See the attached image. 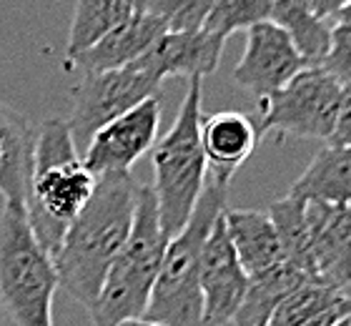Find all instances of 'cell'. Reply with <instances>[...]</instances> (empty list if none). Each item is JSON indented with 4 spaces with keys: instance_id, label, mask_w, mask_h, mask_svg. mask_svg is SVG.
I'll list each match as a JSON object with an SVG mask.
<instances>
[{
    "instance_id": "1",
    "label": "cell",
    "mask_w": 351,
    "mask_h": 326,
    "mask_svg": "<svg viewBox=\"0 0 351 326\" xmlns=\"http://www.w3.org/2000/svg\"><path fill=\"white\" fill-rule=\"evenodd\" d=\"M141 183L131 171H113L95 178L93 196L68 226L58 254L53 256L60 289L90 309L101 283L123 248L136 213Z\"/></svg>"
},
{
    "instance_id": "2",
    "label": "cell",
    "mask_w": 351,
    "mask_h": 326,
    "mask_svg": "<svg viewBox=\"0 0 351 326\" xmlns=\"http://www.w3.org/2000/svg\"><path fill=\"white\" fill-rule=\"evenodd\" d=\"M95 178L83 166L66 121L45 118L38 126L25 213L38 244L51 256L58 254L68 226L93 196Z\"/></svg>"
},
{
    "instance_id": "3",
    "label": "cell",
    "mask_w": 351,
    "mask_h": 326,
    "mask_svg": "<svg viewBox=\"0 0 351 326\" xmlns=\"http://www.w3.org/2000/svg\"><path fill=\"white\" fill-rule=\"evenodd\" d=\"M169 244L171 236L158 216L154 189L141 186L128 239L88 309L93 326H116L125 319L146 316L151 291Z\"/></svg>"
},
{
    "instance_id": "4",
    "label": "cell",
    "mask_w": 351,
    "mask_h": 326,
    "mask_svg": "<svg viewBox=\"0 0 351 326\" xmlns=\"http://www.w3.org/2000/svg\"><path fill=\"white\" fill-rule=\"evenodd\" d=\"M204 78H189L178 116L151 148L154 159V194L158 216L171 239L189 224L198 198L206 189V156L201 145Z\"/></svg>"
},
{
    "instance_id": "5",
    "label": "cell",
    "mask_w": 351,
    "mask_h": 326,
    "mask_svg": "<svg viewBox=\"0 0 351 326\" xmlns=\"http://www.w3.org/2000/svg\"><path fill=\"white\" fill-rule=\"evenodd\" d=\"M60 289L53 256L38 244L25 203L0 211V306L15 326H53V299Z\"/></svg>"
},
{
    "instance_id": "6",
    "label": "cell",
    "mask_w": 351,
    "mask_h": 326,
    "mask_svg": "<svg viewBox=\"0 0 351 326\" xmlns=\"http://www.w3.org/2000/svg\"><path fill=\"white\" fill-rule=\"evenodd\" d=\"M226 186L208 183L189 224L171 239L156 276L146 316L163 326H206L201 294V248L213 221L226 209Z\"/></svg>"
},
{
    "instance_id": "7",
    "label": "cell",
    "mask_w": 351,
    "mask_h": 326,
    "mask_svg": "<svg viewBox=\"0 0 351 326\" xmlns=\"http://www.w3.org/2000/svg\"><path fill=\"white\" fill-rule=\"evenodd\" d=\"M341 83L319 65H306L284 88L261 103L263 133L276 138L329 141L341 101Z\"/></svg>"
},
{
    "instance_id": "8",
    "label": "cell",
    "mask_w": 351,
    "mask_h": 326,
    "mask_svg": "<svg viewBox=\"0 0 351 326\" xmlns=\"http://www.w3.org/2000/svg\"><path fill=\"white\" fill-rule=\"evenodd\" d=\"M158 91H161V83L146 71H141L136 63L116 71L88 73L71 91L73 110L66 124L75 145L88 143V138L101 126L123 116L125 110H131L146 98H154Z\"/></svg>"
},
{
    "instance_id": "9",
    "label": "cell",
    "mask_w": 351,
    "mask_h": 326,
    "mask_svg": "<svg viewBox=\"0 0 351 326\" xmlns=\"http://www.w3.org/2000/svg\"><path fill=\"white\" fill-rule=\"evenodd\" d=\"M161 128V101L146 98L143 103L113 118L88 138L83 166L93 176L131 171L158 141Z\"/></svg>"
},
{
    "instance_id": "10",
    "label": "cell",
    "mask_w": 351,
    "mask_h": 326,
    "mask_svg": "<svg viewBox=\"0 0 351 326\" xmlns=\"http://www.w3.org/2000/svg\"><path fill=\"white\" fill-rule=\"evenodd\" d=\"M304 68L306 60L293 45L291 36L274 21H261L246 30V45L234 68V83L263 103Z\"/></svg>"
},
{
    "instance_id": "11",
    "label": "cell",
    "mask_w": 351,
    "mask_h": 326,
    "mask_svg": "<svg viewBox=\"0 0 351 326\" xmlns=\"http://www.w3.org/2000/svg\"><path fill=\"white\" fill-rule=\"evenodd\" d=\"M249 289V276L241 268L236 248L228 239L223 211L213 221L211 233L201 248V294H204V324L223 326L234 319Z\"/></svg>"
},
{
    "instance_id": "12",
    "label": "cell",
    "mask_w": 351,
    "mask_h": 326,
    "mask_svg": "<svg viewBox=\"0 0 351 326\" xmlns=\"http://www.w3.org/2000/svg\"><path fill=\"white\" fill-rule=\"evenodd\" d=\"M316 281L351 296V206L306 201Z\"/></svg>"
},
{
    "instance_id": "13",
    "label": "cell",
    "mask_w": 351,
    "mask_h": 326,
    "mask_svg": "<svg viewBox=\"0 0 351 326\" xmlns=\"http://www.w3.org/2000/svg\"><path fill=\"white\" fill-rule=\"evenodd\" d=\"M226 38L208 33V30H191V33H163L151 48H148L136 65L148 75H154L158 83L166 78H206L211 75L221 63Z\"/></svg>"
},
{
    "instance_id": "14",
    "label": "cell",
    "mask_w": 351,
    "mask_h": 326,
    "mask_svg": "<svg viewBox=\"0 0 351 326\" xmlns=\"http://www.w3.org/2000/svg\"><path fill=\"white\" fill-rule=\"evenodd\" d=\"M258 143V128L246 113L221 110L201 121V145L211 183L226 186L234 174L251 159Z\"/></svg>"
},
{
    "instance_id": "15",
    "label": "cell",
    "mask_w": 351,
    "mask_h": 326,
    "mask_svg": "<svg viewBox=\"0 0 351 326\" xmlns=\"http://www.w3.org/2000/svg\"><path fill=\"white\" fill-rule=\"evenodd\" d=\"M163 33H169V30L156 15L138 10L128 21L121 23L118 28L106 33L95 45L86 48L73 58H66V65L71 71H83L86 75L88 73L116 71V68L136 63Z\"/></svg>"
},
{
    "instance_id": "16",
    "label": "cell",
    "mask_w": 351,
    "mask_h": 326,
    "mask_svg": "<svg viewBox=\"0 0 351 326\" xmlns=\"http://www.w3.org/2000/svg\"><path fill=\"white\" fill-rule=\"evenodd\" d=\"M36 136L28 116L0 101V196L5 201H28Z\"/></svg>"
},
{
    "instance_id": "17",
    "label": "cell",
    "mask_w": 351,
    "mask_h": 326,
    "mask_svg": "<svg viewBox=\"0 0 351 326\" xmlns=\"http://www.w3.org/2000/svg\"><path fill=\"white\" fill-rule=\"evenodd\" d=\"M223 221H226L228 239L234 244L236 256L249 279L266 274L286 261L269 211L223 209Z\"/></svg>"
},
{
    "instance_id": "18",
    "label": "cell",
    "mask_w": 351,
    "mask_h": 326,
    "mask_svg": "<svg viewBox=\"0 0 351 326\" xmlns=\"http://www.w3.org/2000/svg\"><path fill=\"white\" fill-rule=\"evenodd\" d=\"M301 201H322L351 206V148L324 145L306 171L293 181L291 194Z\"/></svg>"
},
{
    "instance_id": "19",
    "label": "cell",
    "mask_w": 351,
    "mask_h": 326,
    "mask_svg": "<svg viewBox=\"0 0 351 326\" xmlns=\"http://www.w3.org/2000/svg\"><path fill=\"white\" fill-rule=\"evenodd\" d=\"M311 281L301 274L299 268H293L289 261L278 264L276 268H271L266 274L249 279V289L243 296L239 312L234 314L231 324L234 326H269L271 316L276 312V306L281 304V299L286 294H291L296 286Z\"/></svg>"
},
{
    "instance_id": "20",
    "label": "cell",
    "mask_w": 351,
    "mask_h": 326,
    "mask_svg": "<svg viewBox=\"0 0 351 326\" xmlns=\"http://www.w3.org/2000/svg\"><path fill=\"white\" fill-rule=\"evenodd\" d=\"M271 15L269 21L291 36L293 45L299 48L306 65H319L329 51L331 43V25L311 10L308 0H269Z\"/></svg>"
},
{
    "instance_id": "21",
    "label": "cell",
    "mask_w": 351,
    "mask_h": 326,
    "mask_svg": "<svg viewBox=\"0 0 351 326\" xmlns=\"http://www.w3.org/2000/svg\"><path fill=\"white\" fill-rule=\"evenodd\" d=\"M133 13H138V10H133L125 0H75L66 58H73L86 48L95 45L106 33L118 28Z\"/></svg>"
},
{
    "instance_id": "22",
    "label": "cell",
    "mask_w": 351,
    "mask_h": 326,
    "mask_svg": "<svg viewBox=\"0 0 351 326\" xmlns=\"http://www.w3.org/2000/svg\"><path fill=\"white\" fill-rule=\"evenodd\" d=\"M269 216L276 226L278 241L284 259L301 274L316 281L314 259H311V241H308V224H306V201L286 196L269 206Z\"/></svg>"
},
{
    "instance_id": "23",
    "label": "cell",
    "mask_w": 351,
    "mask_h": 326,
    "mask_svg": "<svg viewBox=\"0 0 351 326\" xmlns=\"http://www.w3.org/2000/svg\"><path fill=\"white\" fill-rule=\"evenodd\" d=\"M344 299L349 296L319 281H306L281 299L269 326H306L308 321L319 319L322 314H326L331 306H337Z\"/></svg>"
},
{
    "instance_id": "24",
    "label": "cell",
    "mask_w": 351,
    "mask_h": 326,
    "mask_svg": "<svg viewBox=\"0 0 351 326\" xmlns=\"http://www.w3.org/2000/svg\"><path fill=\"white\" fill-rule=\"evenodd\" d=\"M269 0H213V8L204 23V30L228 38L236 30H249L261 21H269Z\"/></svg>"
},
{
    "instance_id": "25",
    "label": "cell",
    "mask_w": 351,
    "mask_h": 326,
    "mask_svg": "<svg viewBox=\"0 0 351 326\" xmlns=\"http://www.w3.org/2000/svg\"><path fill=\"white\" fill-rule=\"evenodd\" d=\"M213 0H148L146 13L156 15L169 33H191L204 28Z\"/></svg>"
},
{
    "instance_id": "26",
    "label": "cell",
    "mask_w": 351,
    "mask_h": 326,
    "mask_svg": "<svg viewBox=\"0 0 351 326\" xmlns=\"http://www.w3.org/2000/svg\"><path fill=\"white\" fill-rule=\"evenodd\" d=\"M319 68L329 73L331 78L351 86V25L349 23H334L331 25V43L329 51L319 63Z\"/></svg>"
},
{
    "instance_id": "27",
    "label": "cell",
    "mask_w": 351,
    "mask_h": 326,
    "mask_svg": "<svg viewBox=\"0 0 351 326\" xmlns=\"http://www.w3.org/2000/svg\"><path fill=\"white\" fill-rule=\"evenodd\" d=\"M329 145H346L351 148V86L341 88V101H339V110H337V124L331 130Z\"/></svg>"
},
{
    "instance_id": "28",
    "label": "cell",
    "mask_w": 351,
    "mask_h": 326,
    "mask_svg": "<svg viewBox=\"0 0 351 326\" xmlns=\"http://www.w3.org/2000/svg\"><path fill=\"white\" fill-rule=\"evenodd\" d=\"M346 316H351V299H344V301H339L337 306H331L329 312L322 314L319 319L308 321L306 326H334V324H339L341 319H346Z\"/></svg>"
},
{
    "instance_id": "29",
    "label": "cell",
    "mask_w": 351,
    "mask_h": 326,
    "mask_svg": "<svg viewBox=\"0 0 351 326\" xmlns=\"http://www.w3.org/2000/svg\"><path fill=\"white\" fill-rule=\"evenodd\" d=\"M308 3H311V10L324 21H334L346 5H351V0H308Z\"/></svg>"
},
{
    "instance_id": "30",
    "label": "cell",
    "mask_w": 351,
    "mask_h": 326,
    "mask_svg": "<svg viewBox=\"0 0 351 326\" xmlns=\"http://www.w3.org/2000/svg\"><path fill=\"white\" fill-rule=\"evenodd\" d=\"M116 326H163V324H158V321H154V319H148V316H136V319H125V321H121V324H116Z\"/></svg>"
},
{
    "instance_id": "31",
    "label": "cell",
    "mask_w": 351,
    "mask_h": 326,
    "mask_svg": "<svg viewBox=\"0 0 351 326\" xmlns=\"http://www.w3.org/2000/svg\"><path fill=\"white\" fill-rule=\"evenodd\" d=\"M334 23H349V25H351V5H346L344 10L334 18Z\"/></svg>"
},
{
    "instance_id": "32",
    "label": "cell",
    "mask_w": 351,
    "mask_h": 326,
    "mask_svg": "<svg viewBox=\"0 0 351 326\" xmlns=\"http://www.w3.org/2000/svg\"><path fill=\"white\" fill-rule=\"evenodd\" d=\"M125 3H128V5H131L133 10H146V3H148V0H125Z\"/></svg>"
},
{
    "instance_id": "33",
    "label": "cell",
    "mask_w": 351,
    "mask_h": 326,
    "mask_svg": "<svg viewBox=\"0 0 351 326\" xmlns=\"http://www.w3.org/2000/svg\"><path fill=\"white\" fill-rule=\"evenodd\" d=\"M334 326H351V316H346V319H341L339 324H334Z\"/></svg>"
},
{
    "instance_id": "34",
    "label": "cell",
    "mask_w": 351,
    "mask_h": 326,
    "mask_svg": "<svg viewBox=\"0 0 351 326\" xmlns=\"http://www.w3.org/2000/svg\"><path fill=\"white\" fill-rule=\"evenodd\" d=\"M349 299H351V296H349Z\"/></svg>"
}]
</instances>
